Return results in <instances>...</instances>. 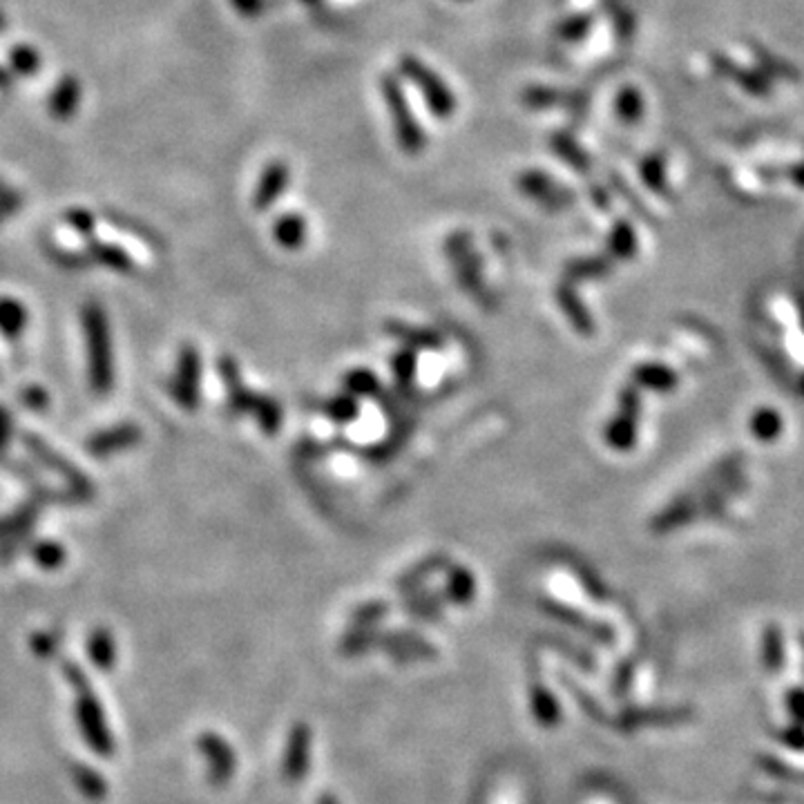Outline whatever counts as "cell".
Returning a JSON list of instances; mask_svg holds the SVG:
<instances>
[{"instance_id": "8992f818", "label": "cell", "mask_w": 804, "mask_h": 804, "mask_svg": "<svg viewBox=\"0 0 804 804\" xmlns=\"http://www.w3.org/2000/svg\"><path fill=\"white\" fill-rule=\"evenodd\" d=\"M708 61H711L715 74H720V76H724V79L740 85L746 94H753V97H769L771 94V79L764 72L751 70V67L735 63L722 52H713L711 56H708Z\"/></svg>"}, {"instance_id": "2e32d148", "label": "cell", "mask_w": 804, "mask_h": 804, "mask_svg": "<svg viewBox=\"0 0 804 804\" xmlns=\"http://www.w3.org/2000/svg\"><path fill=\"white\" fill-rule=\"evenodd\" d=\"M550 148H552V152H557V155L566 161L568 166L577 168L581 172H586L592 166L588 152L583 150L579 146V141L568 132H554L550 137Z\"/></svg>"}, {"instance_id": "1f68e13d", "label": "cell", "mask_w": 804, "mask_h": 804, "mask_svg": "<svg viewBox=\"0 0 804 804\" xmlns=\"http://www.w3.org/2000/svg\"><path fill=\"white\" fill-rule=\"evenodd\" d=\"M12 88H14V72L0 67V92H12Z\"/></svg>"}, {"instance_id": "d590c367", "label": "cell", "mask_w": 804, "mask_h": 804, "mask_svg": "<svg viewBox=\"0 0 804 804\" xmlns=\"http://www.w3.org/2000/svg\"><path fill=\"white\" fill-rule=\"evenodd\" d=\"M458 3H467V0H458Z\"/></svg>"}, {"instance_id": "e0dca14e", "label": "cell", "mask_w": 804, "mask_h": 804, "mask_svg": "<svg viewBox=\"0 0 804 804\" xmlns=\"http://www.w3.org/2000/svg\"><path fill=\"white\" fill-rule=\"evenodd\" d=\"M615 112L621 121L635 126V123H639L646 112L644 94H641L635 85H626V88H621V92L615 99Z\"/></svg>"}, {"instance_id": "8fae6325", "label": "cell", "mask_w": 804, "mask_h": 804, "mask_svg": "<svg viewBox=\"0 0 804 804\" xmlns=\"http://www.w3.org/2000/svg\"><path fill=\"white\" fill-rule=\"evenodd\" d=\"M289 179H291V170L289 166L284 164V161L275 159L268 164L262 172V179L260 184H257L255 190V206L257 208H268L273 204V201L280 197L282 190L289 186Z\"/></svg>"}, {"instance_id": "277c9868", "label": "cell", "mask_w": 804, "mask_h": 804, "mask_svg": "<svg viewBox=\"0 0 804 804\" xmlns=\"http://www.w3.org/2000/svg\"><path fill=\"white\" fill-rule=\"evenodd\" d=\"M23 445L38 463L45 465L47 469H52V472H56L59 476H63V481L67 483V487H70L72 503L92 499V494H94L92 481H88L85 474L79 472L74 465L67 463L61 454H56L43 438H38L34 434H23Z\"/></svg>"}, {"instance_id": "3957f363", "label": "cell", "mask_w": 804, "mask_h": 804, "mask_svg": "<svg viewBox=\"0 0 804 804\" xmlns=\"http://www.w3.org/2000/svg\"><path fill=\"white\" fill-rule=\"evenodd\" d=\"M400 72L407 81H411L418 88L420 97H423L427 110L434 114L436 119H452L458 108L456 94L452 88L440 79V74L432 70L425 61H420L414 54L400 56Z\"/></svg>"}, {"instance_id": "7c38bea8", "label": "cell", "mask_w": 804, "mask_h": 804, "mask_svg": "<svg viewBox=\"0 0 804 804\" xmlns=\"http://www.w3.org/2000/svg\"><path fill=\"white\" fill-rule=\"evenodd\" d=\"M519 186L530 197L541 199L545 204H566V201H570L568 190H563L561 186L554 184V181L541 170L523 172L519 177Z\"/></svg>"}, {"instance_id": "83f0119b", "label": "cell", "mask_w": 804, "mask_h": 804, "mask_svg": "<svg viewBox=\"0 0 804 804\" xmlns=\"http://www.w3.org/2000/svg\"><path fill=\"white\" fill-rule=\"evenodd\" d=\"M21 400H23V405H25L27 409L43 411V409H47V405H50V394H47V391H45L43 387L32 385V387H25V389H23Z\"/></svg>"}, {"instance_id": "4fadbf2b", "label": "cell", "mask_w": 804, "mask_h": 804, "mask_svg": "<svg viewBox=\"0 0 804 804\" xmlns=\"http://www.w3.org/2000/svg\"><path fill=\"white\" fill-rule=\"evenodd\" d=\"M197 371H199V362H197L195 351L186 349L184 353H181L177 378H175V382H172V387H170L172 396H175L184 407H193L195 405Z\"/></svg>"}, {"instance_id": "d4e9b609", "label": "cell", "mask_w": 804, "mask_h": 804, "mask_svg": "<svg viewBox=\"0 0 804 804\" xmlns=\"http://www.w3.org/2000/svg\"><path fill=\"white\" fill-rule=\"evenodd\" d=\"M612 16H615V32L621 43H628L635 32V16L630 14L628 7H610Z\"/></svg>"}, {"instance_id": "7402d4cb", "label": "cell", "mask_w": 804, "mask_h": 804, "mask_svg": "<svg viewBox=\"0 0 804 804\" xmlns=\"http://www.w3.org/2000/svg\"><path fill=\"white\" fill-rule=\"evenodd\" d=\"M65 548L56 541H38L32 545V559L45 570H56L65 563Z\"/></svg>"}, {"instance_id": "5bb4252c", "label": "cell", "mask_w": 804, "mask_h": 804, "mask_svg": "<svg viewBox=\"0 0 804 804\" xmlns=\"http://www.w3.org/2000/svg\"><path fill=\"white\" fill-rule=\"evenodd\" d=\"M85 257H88L90 264H101L105 268H112L117 273H132L134 262L132 257L123 251L121 246L105 244V242H92L85 248Z\"/></svg>"}, {"instance_id": "4dcf8cb0", "label": "cell", "mask_w": 804, "mask_h": 804, "mask_svg": "<svg viewBox=\"0 0 804 804\" xmlns=\"http://www.w3.org/2000/svg\"><path fill=\"white\" fill-rule=\"evenodd\" d=\"M784 175H787L791 181H796L798 186H804V164L789 166L787 170H784Z\"/></svg>"}, {"instance_id": "9a60e30c", "label": "cell", "mask_w": 804, "mask_h": 804, "mask_svg": "<svg viewBox=\"0 0 804 804\" xmlns=\"http://www.w3.org/2000/svg\"><path fill=\"white\" fill-rule=\"evenodd\" d=\"M27 320H30V313H27L21 300L9 298V295L0 298V333H3L9 342L21 340V335L27 327Z\"/></svg>"}, {"instance_id": "836d02e7", "label": "cell", "mask_w": 804, "mask_h": 804, "mask_svg": "<svg viewBox=\"0 0 804 804\" xmlns=\"http://www.w3.org/2000/svg\"><path fill=\"white\" fill-rule=\"evenodd\" d=\"M7 188H9V186L5 184V181H3V179H0V193H3V190H7Z\"/></svg>"}, {"instance_id": "cb8c5ba5", "label": "cell", "mask_w": 804, "mask_h": 804, "mask_svg": "<svg viewBox=\"0 0 804 804\" xmlns=\"http://www.w3.org/2000/svg\"><path fill=\"white\" fill-rule=\"evenodd\" d=\"M65 222L72 228L76 235L81 237H92L94 226H97V219L85 208H72L65 213Z\"/></svg>"}, {"instance_id": "484cf974", "label": "cell", "mask_w": 804, "mask_h": 804, "mask_svg": "<svg viewBox=\"0 0 804 804\" xmlns=\"http://www.w3.org/2000/svg\"><path fill=\"white\" fill-rule=\"evenodd\" d=\"M25 204V197L21 190H14V188H7L0 193V224L7 222L9 217L16 215L18 210L23 208Z\"/></svg>"}, {"instance_id": "ffe728a7", "label": "cell", "mask_w": 804, "mask_h": 804, "mask_svg": "<svg viewBox=\"0 0 804 804\" xmlns=\"http://www.w3.org/2000/svg\"><path fill=\"white\" fill-rule=\"evenodd\" d=\"M9 67H12V72L18 76H34L41 70V54H38L36 47L21 43V45H14L12 50H9Z\"/></svg>"}, {"instance_id": "ac0fdd59", "label": "cell", "mask_w": 804, "mask_h": 804, "mask_svg": "<svg viewBox=\"0 0 804 804\" xmlns=\"http://www.w3.org/2000/svg\"><path fill=\"white\" fill-rule=\"evenodd\" d=\"M753 52H755V61L760 65V72H764L769 76V79H789V81H798L800 79V72L796 65H791L789 61L780 59V56H775L773 52L764 50L760 45H751Z\"/></svg>"}, {"instance_id": "9c48e42d", "label": "cell", "mask_w": 804, "mask_h": 804, "mask_svg": "<svg viewBox=\"0 0 804 804\" xmlns=\"http://www.w3.org/2000/svg\"><path fill=\"white\" fill-rule=\"evenodd\" d=\"M81 97H83L81 81L72 74H65L63 79L54 85L50 99H47V110H50L56 121H67L74 117L76 110H79Z\"/></svg>"}, {"instance_id": "f546056e", "label": "cell", "mask_w": 804, "mask_h": 804, "mask_svg": "<svg viewBox=\"0 0 804 804\" xmlns=\"http://www.w3.org/2000/svg\"><path fill=\"white\" fill-rule=\"evenodd\" d=\"M9 438H12V416L7 414L5 407H0V456L5 454Z\"/></svg>"}, {"instance_id": "7a4b0ae2", "label": "cell", "mask_w": 804, "mask_h": 804, "mask_svg": "<svg viewBox=\"0 0 804 804\" xmlns=\"http://www.w3.org/2000/svg\"><path fill=\"white\" fill-rule=\"evenodd\" d=\"M380 92L382 101H385V108L389 112L391 128H394L400 150L407 152V155H418V152H423L427 146L425 130L420 128V121L414 110H411L407 94L402 90V83L394 74H385L380 79Z\"/></svg>"}, {"instance_id": "603a6c76", "label": "cell", "mask_w": 804, "mask_h": 804, "mask_svg": "<svg viewBox=\"0 0 804 804\" xmlns=\"http://www.w3.org/2000/svg\"><path fill=\"white\" fill-rule=\"evenodd\" d=\"M532 708H534V717L539 720V724L543 726H554L559 724L561 715H559V706L557 702L552 700V697L545 693V691H536L532 697Z\"/></svg>"}, {"instance_id": "f1b7e54d", "label": "cell", "mask_w": 804, "mask_h": 804, "mask_svg": "<svg viewBox=\"0 0 804 804\" xmlns=\"http://www.w3.org/2000/svg\"><path fill=\"white\" fill-rule=\"evenodd\" d=\"M231 5L235 7V12L244 18H255L264 7L262 0H231Z\"/></svg>"}, {"instance_id": "d6a6232c", "label": "cell", "mask_w": 804, "mask_h": 804, "mask_svg": "<svg viewBox=\"0 0 804 804\" xmlns=\"http://www.w3.org/2000/svg\"><path fill=\"white\" fill-rule=\"evenodd\" d=\"M302 5H306V7H311V9H320V7H324V0H300Z\"/></svg>"}, {"instance_id": "ba28073f", "label": "cell", "mask_w": 804, "mask_h": 804, "mask_svg": "<svg viewBox=\"0 0 804 804\" xmlns=\"http://www.w3.org/2000/svg\"><path fill=\"white\" fill-rule=\"evenodd\" d=\"M309 758H311L309 726H304V724L293 726V731L289 735V744H286V755H284L286 780H291V782L302 780L306 771H309Z\"/></svg>"}, {"instance_id": "e575fe53", "label": "cell", "mask_w": 804, "mask_h": 804, "mask_svg": "<svg viewBox=\"0 0 804 804\" xmlns=\"http://www.w3.org/2000/svg\"><path fill=\"white\" fill-rule=\"evenodd\" d=\"M3 25H5V21H3V16H0V27H3Z\"/></svg>"}, {"instance_id": "6da1fadb", "label": "cell", "mask_w": 804, "mask_h": 804, "mask_svg": "<svg viewBox=\"0 0 804 804\" xmlns=\"http://www.w3.org/2000/svg\"><path fill=\"white\" fill-rule=\"evenodd\" d=\"M85 347H88L90 387L97 396H108L114 387V356L108 315L99 304H85L81 313Z\"/></svg>"}, {"instance_id": "52a82bcc", "label": "cell", "mask_w": 804, "mask_h": 804, "mask_svg": "<svg viewBox=\"0 0 804 804\" xmlns=\"http://www.w3.org/2000/svg\"><path fill=\"white\" fill-rule=\"evenodd\" d=\"M141 438L143 434L137 425L121 423L110 429H101V432L94 434L88 440V452L97 458L114 456L119 452H126V449H132L134 445H139Z\"/></svg>"}, {"instance_id": "44dd1931", "label": "cell", "mask_w": 804, "mask_h": 804, "mask_svg": "<svg viewBox=\"0 0 804 804\" xmlns=\"http://www.w3.org/2000/svg\"><path fill=\"white\" fill-rule=\"evenodd\" d=\"M639 172H641V179L646 181L648 188H653L655 193H662L666 190V161L664 155H648L641 159L639 164Z\"/></svg>"}, {"instance_id": "d6986e66", "label": "cell", "mask_w": 804, "mask_h": 804, "mask_svg": "<svg viewBox=\"0 0 804 804\" xmlns=\"http://www.w3.org/2000/svg\"><path fill=\"white\" fill-rule=\"evenodd\" d=\"M592 27H595V16L592 14H586V12L572 14L568 18H563V21L554 27V36H557L563 43H579V41H583V38H588Z\"/></svg>"}, {"instance_id": "5b68a950", "label": "cell", "mask_w": 804, "mask_h": 804, "mask_svg": "<svg viewBox=\"0 0 804 804\" xmlns=\"http://www.w3.org/2000/svg\"><path fill=\"white\" fill-rule=\"evenodd\" d=\"M521 103L528 110H554L563 108L572 114L588 110V97L583 92H563L548 85H528L521 94Z\"/></svg>"}, {"instance_id": "30bf717a", "label": "cell", "mask_w": 804, "mask_h": 804, "mask_svg": "<svg viewBox=\"0 0 804 804\" xmlns=\"http://www.w3.org/2000/svg\"><path fill=\"white\" fill-rule=\"evenodd\" d=\"M43 510V503L32 496L18 510L0 519V541L5 539H30L32 525L38 521V514Z\"/></svg>"}, {"instance_id": "4316f807", "label": "cell", "mask_w": 804, "mask_h": 804, "mask_svg": "<svg viewBox=\"0 0 804 804\" xmlns=\"http://www.w3.org/2000/svg\"><path fill=\"white\" fill-rule=\"evenodd\" d=\"M50 255L52 260L63 266V268H70V271H81L90 264V260L81 253H72V251H63V248H50Z\"/></svg>"}]
</instances>
